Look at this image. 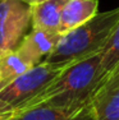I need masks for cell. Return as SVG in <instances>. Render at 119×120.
Returning <instances> with one entry per match:
<instances>
[{
  "label": "cell",
  "mask_w": 119,
  "mask_h": 120,
  "mask_svg": "<svg viewBox=\"0 0 119 120\" xmlns=\"http://www.w3.org/2000/svg\"><path fill=\"white\" fill-rule=\"evenodd\" d=\"M103 78L100 51L70 64L37 97L15 111L37 105H49L69 112L82 111L90 106L93 92Z\"/></svg>",
  "instance_id": "cell-1"
},
{
  "label": "cell",
  "mask_w": 119,
  "mask_h": 120,
  "mask_svg": "<svg viewBox=\"0 0 119 120\" xmlns=\"http://www.w3.org/2000/svg\"><path fill=\"white\" fill-rule=\"evenodd\" d=\"M118 22L119 7L97 13L88 22L61 35L58 45L45 61L76 63L100 52Z\"/></svg>",
  "instance_id": "cell-2"
},
{
  "label": "cell",
  "mask_w": 119,
  "mask_h": 120,
  "mask_svg": "<svg viewBox=\"0 0 119 120\" xmlns=\"http://www.w3.org/2000/svg\"><path fill=\"white\" fill-rule=\"evenodd\" d=\"M70 64L73 63H40L3 90L0 92V100L7 102L14 111L18 110L49 87Z\"/></svg>",
  "instance_id": "cell-3"
},
{
  "label": "cell",
  "mask_w": 119,
  "mask_h": 120,
  "mask_svg": "<svg viewBox=\"0 0 119 120\" xmlns=\"http://www.w3.org/2000/svg\"><path fill=\"white\" fill-rule=\"evenodd\" d=\"M32 24V5L23 0H0V52L15 50Z\"/></svg>",
  "instance_id": "cell-4"
},
{
  "label": "cell",
  "mask_w": 119,
  "mask_h": 120,
  "mask_svg": "<svg viewBox=\"0 0 119 120\" xmlns=\"http://www.w3.org/2000/svg\"><path fill=\"white\" fill-rule=\"evenodd\" d=\"M90 106L95 120H119V63L97 86Z\"/></svg>",
  "instance_id": "cell-5"
},
{
  "label": "cell",
  "mask_w": 119,
  "mask_h": 120,
  "mask_svg": "<svg viewBox=\"0 0 119 120\" xmlns=\"http://www.w3.org/2000/svg\"><path fill=\"white\" fill-rule=\"evenodd\" d=\"M60 37L61 35L58 32L32 28L31 32L23 37L15 50L35 67L46 60L58 45Z\"/></svg>",
  "instance_id": "cell-6"
},
{
  "label": "cell",
  "mask_w": 119,
  "mask_h": 120,
  "mask_svg": "<svg viewBox=\"0 0 119 120\" xmlns=\"http://www.w3.org/2000/svg\"><path fill=\"white\" fill-rule=\"evenodd\" d=\"M8 120H95L91 111V106L78 112L56 109L49 105H37L24 110L14 111Z\"/></svg>",
  "instance_id": "cell-7"
},
{
  "label": "cell",
  "mask_w": 119,
  "mask_h": 120,
  "mask_svg": "<svg viewBox=\"0 0 119 120\" xmlns=\"http://www.w3.org/2000/svg\"><path fill=\"white\" fill-rule=\"evenodd\" d=\"M97 0H68L61 12L58 32L64 35L88 22L97 14Z\"/></svg>",
  "instance_id": "cell-8"
},
{
  "label": "cell",
  "mask_w": 119,
  "mask_h": 120,
  "mask_svg": "<svg viewBox=\"0 0 119 120\" xmlns=\"http://www.w3.org/2000/svg\"><path fill=\"white\" fill-rule=\"evenodd\" d=\"M68 0H42L32 5V28L58 32L61 12ZM59 33V32H58Z\"/></svg>",
  "instance_id": "cell-9"
},
{
  "label": "cell",
  "mask_w": 119,
  "mask_h": 120,
  "mask_svg": "<svg viewBox=\"0 0 119 120\" xmlns=\"http://www.w3.org/2000/svg\"><path fill=\"white\" fill-rule=\"evenodd\" d=\"M32 67L33 65L17 50L0 52V92Z\"/></svg>",
  "instance_id": "cell-10"
},
{
  "label": "cell",
  "mask_w": 119,
  "mask_h": 120,
  "mask_svg": "<svg viewBox=\"0 0 119 120\" xmlns=\"http://www.w3.org/2000/svg\"><path fill=\"white\" fill-rule=\"evenodd\" d=\"M119 63V22L101 50V72L105 77Z\"/></svg>",
  "instance_id": "cell-11"
},
{
  "label": "cell",
  "mask_w": 119,
  "mask_h": 120,
  "mask_svg": "<svg viewBox=\"0 0 119 120\" xmlns=\"http://www.w3.org/2000/svg\"><path fill=\"white\" fill-rule=\"evenodd\" d=\"M14 114V110L7 102L0 100V120H8Z\"/></svg>",
  "instance_id": "cell-12"
},
{
  "label": "cell",
  "mask_w": 119,
  "mask_h": 120,
  "mask_svg": "<svg viewBox=\"0 0 119 120\" xmlns=\"http://www.w3.org/2000/svg\"><path fill=\"white\" fill-rule=\"evenodd\" d=\"M23 1H26V3H28V4L33 5V4H37V3L42 1V0H23Z\"/></svg>",
  "instance_id": "cell-13"
}]
</instances>
